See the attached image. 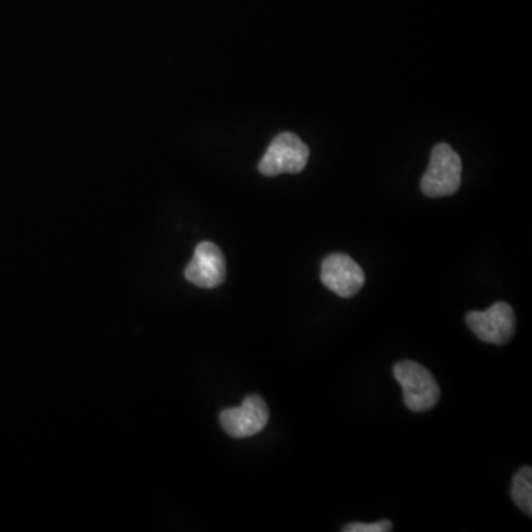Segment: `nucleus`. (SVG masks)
Here are the masks:
<instances>
[{"instance_id": "obj_1", "label": "nucleus", "mask_w": 532, "mask_h": 532, "mask_svg": "<svg viewBox=\"0 0 532 532\" xmlns=\"http://www.w3.org/2000/svg\"><path fill=\"white\" fill-rule=\"evenodd\" d=\"M461 158L448 144H438L430 154L422 178V191L430 198L452 196L460 188Z\"/></svg>"}, {"instance_id": "obj_2", "label": "nucleus", "mask_w": 532, "mask_h": 532, "mask_svg": "<svg viewBox=\"0 0 532 532\" xmlns=\"http://www.w3.org/2000/svg\"><path fill=\"white\" fill-rule=\"evenodd\" d=\"M393 376L404 392V402L411 411L422 413L436 405L441 396L438 382L427 368L414 361H401Z\"/></svg>"}, {"instance_id": "obj_3", "label": "nucleus", "mask_w": 532, "mask_h": 532, "mask_svg": "<svg viewBox=\"0 0 532 532\" xmlns=\"http://www.w3.org/2000/svg\"><path fill=\"white\" fill-rule=\"evenodd\" d=\"M309 158L308 145L294 133H280L266 149L259 163V172L265 176L299 173Z\"/></svg>"}, {"instance_id": "obj_4", "label": "nucleus", "mask_w": 532, "mask_h": 532, "mask_svg": "<svg viewBox=\"0 0 532 532\" xmlns=\"http://www.w3.org/2000/svg\"><path fill=\"white\" fill-rule=\"evenodd\" d=\"M466 323L479 341L493 345H506L516 330L515 311L506 302L494 303L486 311L469 312Z\"/></svg>"}, {"instance_id": "obj_5", "label": "nucleus", "mask_w": 532, "mask_h": 532, "mask_svg": "<svg viewBox=\"0 0 532 532\" xmlns=\"http://www.w3.org/2000/svg\"><path fill=\"white\" fill-rule=\"evenodd\" d=\"M268 405L259 395H249L243 404L234 409L224 410L221 425L232 438H249L259 434L268 425Z\"/></svg>"}, {"instance_id": "obj_6", "label": "nucleus", "mask_w": 532, "mask_h": 532, "mask_svg": "<svg viewBox=\"0 0 532 532\" xmlns=\"http://www.w3.org/2000/svg\"><path fill=\"white\" fill-rule=\"evenodd\" d=\"M321 282L341 298H352L362 289L366 275L350 256L333 253L323 260Z\"/></svg>"}, {"instance_id": "obj_7", "label": "nucleus", "mask_w": 532, "mask_h": 532, "mask_svg": "<svg viewBox=\"0 0 532 532\" xmlns=\"http://www.w3.org/2000/svg\"><path fill=\"white\" fill-rule=\"evenodd\" d=\"M226 264L221 249L210 241L198 244L191 262L185 269V278L200 289H215L225 282Z\"/></svg>"}, {"instance_id": "obj_8", "label": "nucleus", "mask_w": 532, "mask_h": 532, "mask_svg": "<svg viewBox=\"0 0 532 532\" xmlns=\"http://www.w3.org/2000/svg\"><path fill=\"white\" fill-rule=\"evenodd\" d=\"M511 498L520 511L531 516L532 513V470L529 466L520 469L513 477Z\"/></svg>"}, {"instance_id": "obj_9", "label": "nucleus", "mask_w": 532, "mask_h": 532, "mask_svg": "<svg viewBox=\"0 0 532 532\" xmlns=\"http://www.w3.org/2000/svg\"><path fill=\"white\" fill-rule=\"evenodd\" d=\"M393 528L391 520H379L375 524H361V522H355V524L346 525L343 531L345 532H388Z\"/></svg>"}]
</instances>
